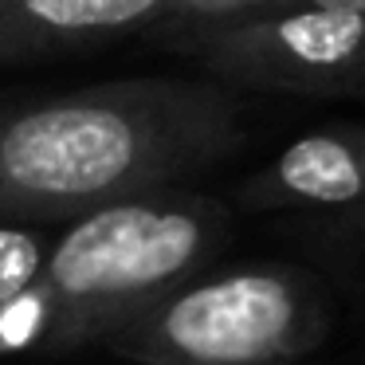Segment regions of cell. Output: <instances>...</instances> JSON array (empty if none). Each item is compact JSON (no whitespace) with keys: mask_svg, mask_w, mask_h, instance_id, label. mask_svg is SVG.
<instances>
[{"mask_svg":"<svg viewBox=\"0 0 365 365\" xmlns=\"http://www.w3.org/2000/svg\"><path fill=\"white\" fill-rule=\"evenodd\" d=\"M318 244L330 247L334 259L349 271V279L365 287V205L349 212L318 216Z\"/></svg>","mask_w":365,"mask_h":365,"instance_id":"8","label":"cell"},{"mask_svg":"<svg viewBox=\"0 0 365 365\" xmlns=\"http://www.w3.org/2000/svg\"><path fill=\"white\" fill-rule=\"evenodd\" d=\"M357 98H361V103H365V91H361V95H357Z\"/></svg>","mask_w":365,"mask_h":365,"instance_id":"11","label":"cell"},{"mask_svg":"<svg viewBox=\"0 0 365 365\" xmlns=\"http://www.w3.org/2000/svg\"><path fill=\"white\" fill-rule=\"evenodd\" d=\"M240 205L259 212H349L365 205V126L310 130L240 185Z\"/></svg>","mask_w":365,"mask_h":365,"instance_id":"5","label":"cell"},{"mask_svg":"<svg viewBox=\"0 0 365 365\" xmlns=\"http://www.w3.org/2000/svg\"><path fill=\"white\" fill-rule=\"evenodd\" d=\"M232 232L216 197L161 189L71 220L40 275L0 307V357L103 346L122 322L200 275Z\"/></svg>","mask_w":365,"mask_h":365,"instance_id":"2","label":"cell"},{"mask_svg":"<svg viewBox=\"0 0 365 365\" xmlns=\"http://www.w3.org/2000/svg\"><path fill=\"white\" fill-rule=\"evenodd\" d=\"M244 106L220 83L118 79L0 110V224L79 220L236 158Z\"/></svg>","mask_w":365,"mask_h":365,"instance_id":"1","label":"cell"},{"mask_svg":"<svg viewBox=\"0 0 365 365\" xmlns=\"http://www.w3.org/2000/svg\"><path fill=\"white\" fill-rule=\"evenodd\" d=\"M161 40L247 91L357 98L365 91V16L271 9L232 20H161Z\"/></svg>","mask_w":365,"mask_h":365,"instance_id":"4","label":"cell"},{"mask_svg":"<svg viewBox=\"0 0 365 365\" xmlns=\"http://www.w3.org/2000/svg\"><path fill=\"white\" fill-rule=\"evenodd\" d=\"M165 0H0V67L158 28Z\"/></svg>","mask_w":365,"mask_h":365,"instance_id":"6","label":"cell"},{"mask_svg":"<svg viewBox=\"0 0 365 365\" xmlns=\"http://www.w3.org/2000/svg\"><path fill=\"white\" fill-rule=\"evenodd\" d=\"M275 9H334V12H361L365 16V0H279Z\"/></svg>","mask_w":365,"mask_h":365,"instance_id":"10","label":"cell"},{"mask_svg":"<svg viewBox=\"0 0 365 365\" xmlns=\"http://www.w3.org/2000/svg\"><path fill=\"white\" fill-rule=\"evenodd\" d=\"M330 291L294 263H236L185 279L103 341L138 365H294L334 330Z\"/></svg>","mask_w":365,"mask_h":365,"instance_id":"3","label":"cell"},{"mask_svg":"<svg viewBox=\"0 0 365 365\" xmlns=\"http://www.w3.org/2000/svg\"><path fill=\"white\" fill-rule=\"evenodd\" d=\"M0 110H4V106H0Z\"/></svg>","mask_w":365,"mask_h":365,"instance_id":"12","label":"cell"},{"mask_svg":"<svg viewBox=\"0 0 365 365\" xmlns=\"http://www.w3.org/2000/svg\"><path fill=\"white\" fill-rule=\"evenodd\" d=\"M279 0H165V20H232L267 12Z\"/></svg>","mask_w":365,"mask_h":365,"instance_id":"9","label":"cell"},{"mask_svg":"<svg viewBox=\"0 0 365 365\" xmlns=\"http://www.w3.org/2000/svg\"><path fill=\"white\" fill-rule=\"evenodd\" d=\"M51 252V240L32 224H0V307L16 299Z\"/></svg>","mask_w":365,"mask_h":365,"instance_id":"7","label":"cell"}]
</instances>
